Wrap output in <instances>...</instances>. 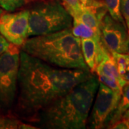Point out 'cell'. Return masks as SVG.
<instances>
[{
	"mask_svg": "<svg viewBox=\"0 0 129 129\" xmlns=\"http://www.w3.org/2000/svg\"><path fill=\"white\" fill-rule=\"evenodd\" d=\"M122 78L126 82V83H129V71L126 72V73L122 76Z\"/></svg>",
	"mask_w": 129,
	"mask_h": 129,
	"instance_id": "603a6c76",
	"label": "cell"
},
{
	"mask_svg": "<svg viewBox=\"0 0 129 129\" xmlns=\"http://www.w3.org/2000/svg\"><path fill=\"white\" fill-rule=\"evenodd\" d=\"M111 55L115 61L118 73L122 78L126 72L129 71V55L126 53L117 52H113Z\"/></svg>",
	"mask_w": 129,
	"mask_h": 129,
	"instance_id": "9a60e30c",
	"label": "cell"
},
{
	"mask_svg": "<svg viewBox=\"0 0 129 129\" xmlns=\"http://www.w3.org/2000/svg\"><path fill=\"white\" fill-rule=\"evenodd\" d=\"M121 93L116 92L99 82L95 101L88 123L90 128H103L118 106Z\"/></svg>",
	"mask_w": 129,
	"mask_h": 129,
	"instance_id": "8992f818",
	"label": "cell"
},
{
	"mask_svg": "<svg viewBox=\"0 0 129 129\" xmlns=\"http://www.w3.org/2000/svg\"><path fill=\"white\" fill-rule=\"evenodd\" d=\"M0 34L9 43L16 46H22L29 37L28 9L2 14Z\"/></svg>",
	"mask_w": 129,
	"mask_h": 129,
	"instance_id": "52a82bcc",
	"label": "cell"
},
{
	"mask_svg": "<svg viewBox=\"0 0 129 129\" xmlns=\"http://www.w3.org/2000/svg\"><path fill=\"white\" fill-rule=\"evenodd\" d=\"M129 108V83H127L122 88V92L120 101L118 102V106L113 113L111 114L107 123H108L109 128L111 125L113 124L116 121L120 120L122 118L125 111Z\"/></svg>",
	"mask_w": 129,
	"mask_h": 129,
	"instance_id": "8fae6325",
	"label": "cell"
},
{
	"mask_svg": "<svg viewBox=\"0 0 129 129\" xmlns=\"http://www.w3.org/2000/svg\"><path fill=\"white\" fill-rule=\"evenodd\" d=\"M125 25L106 14L101 21L100 32L102 42L111 53H125L128 36Z\"/></svg>",
	"mask_w": 129,
	"mask_h": 129,
	"instance_id": "ba28073f",
	"label": "cell"
},
{
	"mask_svg": "<svg viewBox=\"0 0 129 129\" xmlns=\"http://www.w3.org/2000/svg\"><path fill=\"white\" fill-rule=\"evenodd\" d=\"M109 128H129V122L123 118L116 121L109 127Z\"/></svg>",
	"mask_w": 129,
	"mask_h": 129,
	"instance_id": "44dd1931",
	"label": "cell"
},
{
	"mask_svg": "<svg viewBox=\"0 0 129 129\" xmlns=\"http://www.w3.org/2000/svg\"><path fill=\"white\" fill-rule=\"evenodd\" d=\"M73 19H77L83 23L90 26L97 31H100V20L96 14L91 10L88 9H82L78 13L73 15Z\"/></svg>",
	"mask_w": 129,
	"mask_h": 129,
	"instance_id": "4fadbf2b",
	"label": "cell"
},
{
	"mask_svg": "<svg viewBox=\"0 0 129 129\" xmlns=\"http://www.w3.org/2000/svg\"><path fill=\"white\" fill-rule=\"evenodd\" d=\"M92 74L90 70L57 69L20 51L16 98L17 115L24 121L34 123L46 106Z\"/></svg>",
	"mask_w": 129,
	"mask_h": 129,
	"instance_id": "6da1fadb",
	"label": "cell"
},
{
	"mask_svg": "<svg viewBox=\"0 0 129 129\" xmlns=\"http://www.w3.org/2000/svg\"><path fill=\"white\" fill-rule=\"evenodd\" d=\"M30 2L31 0H0V7L7 12H14Z\"/></svg>",
	"mask_w": 129,
	"mask_h": 129,
	"instance_id": "2e32d148",
	"label": "cell"
},
{
	"mask_svg": "<svg viewBox=\"0 0 129 129\" xmlns=\"http://www.w3.org/2000/svg\"><path fill=\"white\" fill-rule=\"evenodd\" d=\"M80 42L85 62L90 72L93 73L97 65L109 51L102 42L101 39L100 40L94 38L80 39Z\"/></svg>",
	"mask_w": 129,
	"mask_h": 129,
	"instance_id": "9c48e42d",
	"label": "cell"
},
{
	"mask_svg": "<svg viewBox=\"0 0 129 129\" xmlns=\"http://www.w3.org/2000/svg\"><path fill=\"white\" fill-rule=\"evenodd\" d=\"M120 12L129 34V0H120Z\"/></svg>",
	"mask_w": 129,
	"mask_h": 129,
	"instance_id": "ffe728a7",
	"label": "cell"
},
{
	"mask_svg": "<svg viewBox=\"0 0 129 129\" xmlns=\"http://www.w3.org/2000/svg\"><path fill=\"white\" fill-rule=\"evenodd\" d=\"M95 72L97 74H103L111 78L116 79L122 88L125 84H126V82L121 78L118 73L115 61L110 52H108L106 53L101 62L97 65Z\"/></svg>",
	"mask_w": 129,
	"mask_h": 129,
	"instance_id": "30bf717a",
	"label": "cell"
},
{
	"mask_svg": "<svg viewBox=\"0 0 129 129\" xmlns=\"http://www.w3.org/2000/svg\"><path fill=\"white\" fill-rule=\"evenodd\" d=\"M98 86V78L92 74L46 106L34 123L45 128H85Z\"/></svg>",
	"mask_w": 129,
	"mask_h": 129,
	"instance_id": "7a4b0ae2",
	"label": "cell"
},
{
	"mask_svg": "<svg viewBox=\"0 0 129 129\" xmlns=\"http://www.w3.org/2000/svg\"><path fill=\"white\" fill-rule=\"evenodd\" d=\"M72 32L75 37L80 39L94 38L98 40H101V32L97 31L85 24L80 22L77 19H73Z\"/></svg>",
	"mask_w": 129,
	"mask_h": 129,
	"instance_id": "7c38bea8",
	"label": "cell"
},
{
	"mask_svg": "<svg viewBox=\"0 0 129 129\" xmlns=\"http://www.w3.org/2000/svg\"><path fill=\"white\" fill-rule=\"evenodd\" d=\"M122 118H125V120H127L129 122V108L127 111H125V112L123 113V115L122 116Z\"/></svg>",
	"mask_w": 129,
	"mask_h": 129,
	"instance_id": "cb8c5ba5",
	"label": "cell"
},
{
	"mask_svg": "<svg viewBox=\"0 0 129 129\" xmlns=\"http://www.w3.org/2000/svg\"><path fill=\"white\" fill-rule=\"evenodd\" d=\"M30 125L22 123L19 120L0 116V128H30Z\"/></svg>",
	"mask_w": 129,
	"mask_h": 129,
	"instance_id": "ac0fdd59",
	"label": "cell"
},
{
	"mask_svg": "<svg viewBox=\"0 0 129 129\" xmlns=\"http://www.w3.org/2000/svg\"><path fill=\"white\" fill-rule=\"evenodd\" d=\"M97 75H98V78L99 82L103 83L107 87L110 88L116 92H118L120 93L122 92V87L120 86L118 81L116 79L111 78L103 74H97Z\"/></svg>",
	"mask_w": 129,
	"mask_h": 129,
	"instance_id": "e0dca14e",
	"label": "cell"
},
{
	"mask_svg": "<svg viewBox=\"0 0 129 129\" xmlns=\"http://www.w3.org/2000/svg\"><path fill=\"white\" fill-rule=\"evenodd\" d=\"M10 43L0 34V55L9 48Z\"/></svg>",
	"mask_w": 129,
	"mask_h": 129,
	"instance_id": "7402d4cb",
	"label": "cell"
},
{
	"mask_svg": "<svg viewBox=\"0 0 129 129\" xmlns=\"http://www.w3.org/2000/svg\"><path fill=\"white\" fill-rule=\"evenodd\" d=\"M29 11V37L45 35L72 27L73 17L55 0H40Z\"/></svg>",
	"mask_w": 129,
	"mask_h": 129,
	"instance_id": "277c9868",
	"label": "cell"
},
{
	"mask_svg": "<svg viewBox=\"0 0 129 129\" xmlns=\"http://www.w3.org/2000/svg\"><path fill=\"white\" fill-rule=\"evenodd\" d=\"M2 8H1V7H0V17H1V15L2 14Z\"/></svg>",
	"mask_w": 129,
	"mask_h": 129,
	"instance_id": "484cf974",
	"label": "cell"
},
{
	"mask_svg": "<svg viewBox=\"0 0 129 129\" xmlns=\"http://www.w3.org/2000/svg\"><path fill=\"white\" fill-rule=\"evenodd\" d=\"M125 53L129 55V34L128 36V39H127V42H126V52Z\"/></svg>",
	"mask_w": 129,
	"mask_h": 129,
	"instance_id": "d4e9b609",
	"label": "cell"
},
{
	"mask_svg": "<svg viewBox=\"0 0 129 129\" xmlns=\"http://www.w3.org/2000/svg\"><path fill=\"white\" fill-rule=\"evenodd\" d=\"M22 50L50 65L89 70L83 58L80 39L74 35L71 28L27 39Z\"/></svg>",
	"mask_w": 129,
	"mask_h": 129,
	"instance_id": "3957f363",
	"label": "cell"
},
{
	"mask_svg": "<svg viewBox=\"0 0 129 129\" xmlns=\"http://www.w3.org/2000/svg\"><path fill=\"white\" fill-rule=\"evenodd\" d=\"M104 3L111 17L125 24L124 19L120 12V0H104Z\"/></svg>",
	"mask_w": 129,
	"mask_h": 129,
	"instance_id": "5bb4252c",
	"label": "cell"
},
{
	"mask_svg": "<svg viewBox=\"0 0 129 129\" xmlns=\"http://www.w3.org/2000/svg\"><path fill=\"white\" fill-rule=\"evenodd\" d=\"M63 2V6L69 14L73 17L75 14L78 13L82 10V7L80 5L79 0H62Z\"/></svg>",
	"mask_w": 129,
	"mask_h": 129,
	"instance_id": "d6986e66",
	"label": "cell"
},
{
	"mask_svg": "<svg viewBox=\"0 0 129 129\" xmlns=\"http://www.w3.org/2000/svg\"><path fill=\"white\" fill-rule=\"evenodd\" d=\"M20 51L10 43L9 48L0 55V108L9 109L17 95Z\"/></svg>",
	"mask_w": 129,
	"mask_h": 129,
	"instance_id": "5b68a950",
	"label": "cell"
}]
</instances>
